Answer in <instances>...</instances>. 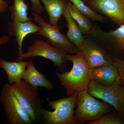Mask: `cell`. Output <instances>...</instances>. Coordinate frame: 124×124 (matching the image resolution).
Segmentation results:
<instances>
[{"label": "cell", "mask_w": 124, "mask_h": 124, "mask_svg": "<svg viewBox=\"0 0 124 124\" xmlns=\"http://www.w3.org/2000/svg\"><path fill=\"white\" fill-rule=\"evenodd\" d=\"M113 64L115 66L121 78L122 83L124 85V60L113 57Z\"/></svg>", "instance_id": "7402d4cb"}, {"label": "cell", "mask_w": 124, "mask_h": 124, "mask_svg": "<svg viewBox=\"0 0 124 124\" xmlns=\"http://www.w3.org/2000/svg\"><path fill=\"white\" fill-rule=\"evenodd\" d=\"M32 4L31 9L33 12L39 14L42 13L45 11V7L41 4V0H30Z\"/></svg>", "instance_id": "603a6c76"}, {"label": "cell", "mask_w": 124, "mask_h": 124, "mask_svg": "<svg viewBox=\"0 0 124 124\" xmlns=\"http://www.w3.org/2000/svg\"><path fill=\"white\" fill-rule=\"evenodd\" d=\"M0 102L4 108L5 121L9 124H31L28 113L21 104L12 90L11 85L5 83L1 90Z\"/></svg>", "instance_id": "8992f818"}, {"label": "cell", "mask_w": 124, "mask_h": 124, "mask_svg": "<svg viewBox=\"0 0 124 124\" xmlns=\"http://www.w3.org/2000/svg\"><path fill=\"white\" fill-rule=\"evenodd\" d=\"M68 54L65 51L52 45L47 41L38 39L33 41L23 54L24 59L35 57H41L51 60L59 72L66 71Z\"/></svg>", "instance_id": "52a82bcc"}, {"label": "cell", "mask_w": 124, "mask_h": 124, "mask_svg": "<svg viewBox=\"0 0 124 124\" xmlns=\"http://www.w3.org/2000/svg\"><path fill=\"white\" fill-rule=\"evenodd\" d=\"M67 58L72 62L71 69L62 73L56 72V74L60 84L66 89L67 96H69L76 92L87 90L92 80L90 68L82 51L80 50L74 55L67 54Z\"/></svg>", "instance_id": "6da1fadb"}, {"label": "cell", "mask_w": 124, "mask_h": 124, "mask_svg": "<svg viewBox=\"0 0 124 124\" xmlns=\"http://www.w3.org/2000/svg\"><path fill=\"white\" fill-rule=\"evenodd\" d=\"M87 5L117 26L124 24V0H88Z\"/></svg>", "instance_id": "8fae6325"}, {"label": "cell", "mask_w": 124, "mask_h": 124, "mask_svg": "<svg viewBox=\"0 0 124 124\" xmlns=\"http://www.w3.org/2000/svg\"><path fill=\"white\" fill-rule=\"evenodd\" d=\"M74 113L78 124L96 120L111 112L113 108L106 102L100 101L90 95L87 90L78 93Z\"/></svg>", "instance_id": "3957f363"}, {"label": "cell", "mask_w": 124, "mask_h": 124, "mask_svg": "<svg viewBox=\"0 0 124 124\" xmlns=\"http://www.w3.org/2000/svg\"><path fill=\"white\" fill-rule=\"evenodd\" d=\"M9 38L8 36L3 35L0 37V46L5 45L9 42Z\"/></svg>", "instance_id": "d4e9b609"}, {"label": "cell", "mask_w": 124, "mask_h": 124, "mask_svg": "<svg viewBox=\"0 0 124 124\" xmlns=\"http://www.w3.org/2000/svg\"><path fill=\"white\" fill-rule=\"evenodd\" d=\"M89 124H124V119L117 112L107 113L100 118L89 121Z\"/></svg>", "instance_id": "44dd1931"}, {"label": "cell", "mask_w": 124, "mask_h": 124, "mask_svg": "<svg viewBox=\"0 0 124 124\" xmlns=\"http://www.w3.org/2000/svg\"><path fill=\"white\" fill-rule=\"evenodd\" d=\"M13 93L21 106L28 113L32 123L41 117L42 99L37 89L23 79L11 85Z\"/></svg>", "instance_id": "277c9868"}, {"label": "cell", "mask_w": 124, "mask_h": 124, "mask_svg": "<svg viewBox=\"0 0 124 124\" xmlns=\"http://www.w3.org/2000/svg\"><path fill=\"white\" fill-rule=\"evenodd\" d=\"M22 79L37 89L42 87L51 91L54 88L53 84L36 69L32 60L29 61Z\"/></svg>", "instance_id": "5bb4252c"}, {"label": "cell", "mask_w": 124, "mask_h": 124, "mask_svg": "<svg viewBox=\"0 0 124 124\" xmlns=\"http://www.w3.org/2000/svg\"><path fill=\"white\" fill-rule=\"evenodd\" d=\"M70 1L76 8L82 14L89 20L97 21L101 23L106 22V18L101 15L97 13L88 6L85 4L82 0H68Z\"/></svg>", "instance_id": "ffe728a7"}, {"label": "cell", "mask_w": 124, "mask_h": 124, "mask_svg": "<svg viewBox=\"0 0 124 124\" xmlns=\"http://www.w3.org/2000/svg\"><path fill=\"white\" fill-rule=\"evenodd\" d=\"M28 8L25 0H14L13 4L8 8L11 19L21 22L31 21L32 19L28 16Z\"/></svg>", "instance_id": "d6986e66"}, {"label": "cell", "mask_w": 124, "mask_h": 124, "mask_svg": "<svg viewBox=\"0 0 124 124\" xmlns=\"http://www.w3.org/2000/svg\"><path fill=\"white\" fill-rule=\"evenodd\" d=\"M78 92L58 100H48L47 106L53 111L42 108L41 117L45 124H78L74 116V109Z\"/></svg>", "instance_id": "7a4b0ae2"}, {"label": "cell", "mask_w": 124, "mask_h": 124, "mask_svg": "<svg viewBox=\"0 0 124 124\" xmlns=\"http://www.w3.org/2000/svg\"><path fill=\"white\" fill-rule=\"evenodd\" d=\"M87 91L93 97L111 105L124 119V85L122 83L104 86L92 80Z\"/></svg>", "instance_id": "5b68a950"}, {"label": "cell", "mask_w": 124, "mask_h": 124, "mask_svg": "<svg viewBox=\"0 0 124 124\" xmlns=\"http://www.w3.org/2000/svg\"><path fill=\"white\" fill-rule=\"evenodd\" d=\"M63 16L66 21L68 28L66 36L69 40L80 50L84 41V37L82 35L78 25L71 16L67 7Z\"/></svg>", "instance_id": "e0dca14e"}, {"label": "cell", "mask_w": 124, "mask_h": 124, "mask_svg": "<svg viewBox=\"0 0 124 124\" xmlns=\"http://www.w3.org/2000/svg\"><path fill=\"white\" fill-rule=\"evenodd\" d=\"M38 26L32 22L31 21L21 22L12 21L9 22L7 28L9 35L14 37L18 46V55L16 61H23V45L24 38L29 34H35L38 32Z\"/></svg>", "instance_id": "7c38bea8"}, {"label": "cell", "mask_w": 124, "mask_h": 124, "mask_svg": "<svg viewBox=\"0 0 124 124\" xmlns=\"http://www.w3.org/2000/svg\"><path fill=\"white\" fill-rule=\"evenodd\" d=\"M88 35L97 42L104 45L113 53L124 54V24L108 31L94 26L92 32Z\"/></svg>", "instance_id": "9c48e42d"}, {"label": "cell", "mask_w": 124, "mask_h": 124, "mask_svg": "<svg viewBox=\"0 0 124 124\" xmlns=\"http://www.w3.org/2000/svg\"><path fill=\"white\" fill-rule=\"evenodd\" d=\"M84 38L80 50L90 69L113 63V57L99 44L92 38Z\"/></svg>", "instance_id": "30bf717a"}, {"label": "cell", "mask_w": 124, "mask_h": 124, "mask_svg": "<svg viewBox=\"0 0 124 124\" xmlns=\"http://www.w3.org/2000/svg\"><path fill=\"white\" fill-rule=\"evenodd\" d=\"M66 7L82 34L88 35L90 34L93 29L94 25L89 19L80 13L71 2H68Z\"/></svg>", "instance_id": "ac0fdd59"}, {"label": "cell", "mask_w": 124, "mask_h": 124, "mask_svg": "<svg viewBox=\"0 0 124 124\" xmlns=\"http://www.w3.org/2000/svg\"><path fill=\"white\" fill-rule=\"evenodd\" d=\"M32 15L34 20L38 24V31L35 34L44 36L47 42L67 54H76L80 51L69 40L66 36L60 31V26L47 23L39 14L33 12Z\"/></svg>", "instance_id": "ba28073f"}, {"label": "cell", "mask_w": 124, "mask_h": 124, "mask_svg": "<svg viewBox=\"0 0 124 124\" xmlns=\"http://www.w3.org/2000/svg\"><path fill=\"white\" fill-rule=\"evenodd\" d=\"M29 62H10L0 58V68L5 71L8 84L12 85L22 79V76L26 69Z\"/></svg>", "instance_id": "9a60e30c"}, {"label": "cell", "mask_w": 124, "mask_h": 124, "mask_svg": "<svg viewBox=\"0 0 124 124\" xmlns=\"http://www.w3.org/2000/svg\"><path fill=\"white\" fill-rule=\"evenodd\" d=\"M8 8V3L4 0H0V14L6 12Z\"/></svg>", "instance_id": "cb8c5ba5"}, {"label": "cell", "mask_w": 124, "mask_h": 124, "mask_svg": "<svg viewBox=\"0 0 124 124\" xmlns=\"http://www.w3.org/2000/svg\"><path fill=\"white\" fill-rule=\"evenodd\" d=\"M84 2H86V1H88V0H82Z\"/></svg>", "instance_id": "484cf974"}, {"label": "cell", "mask_w": 124, "mask_h": 124, "mask_svg": "<svg viewBox=\"0 0 124 124\" xmlns=\"http://www.w3.org/2000/svg\"><path fill=\"white\" fill-rule=\"evenodd\" d=\"M90 75L91 80L104 86L122 83L118 71L113 63L90 69Z\"/></svg>", "instance_id": "4fadbf2b"}, {"label": "cell", "mask_w": 124, "mask_h": 124, "mask_svg": "<svg viewBox=\"0 0 124 124\" xmlns=\"http://www.w3.org/2000/svg\"><path fill=\"white\" fill-rule=\"evenodd\" d=\"M67 0H41L48 15L49 23L57 26L59 20L66 8Z\"/></svg>", "instance_id": "2e32d148"}]
</instances>
